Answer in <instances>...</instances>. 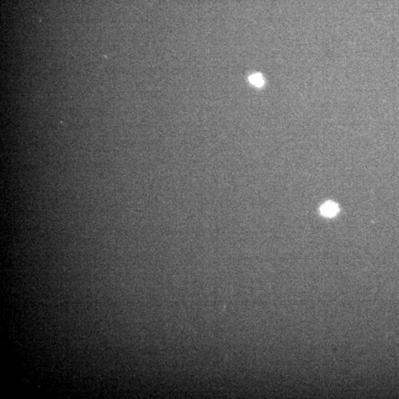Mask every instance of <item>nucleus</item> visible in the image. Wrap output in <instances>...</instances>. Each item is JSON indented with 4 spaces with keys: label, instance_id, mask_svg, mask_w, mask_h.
Returning a JSON list of instances; mask_svg holds the SVG:
<instances>
[{
    "label": "nucleus",
    "instance_id": "f257e3e1",
    "mask_svg": "<svg viewBox=\"0 0 399 399\" xmlns=\"http://www.w3.org/2000/svg\"><path fill=\"white\" fill-rule=\"evenodd\" d=\"M321 213L326 217H333L337 214L339 208L338 206L333 202H328L322 205L320 208Z\"/></svg>",
    "mask_w": 399,
    "mask_h": 399
},
{
    "label": "nucleus",
    "instance_id": "f03ea898",
    "mask_svg": "<svg viewBox=\"0 0 399 399\" xmlns=\"http://www.w3.org/2000/svg\"><path fill=\"white\" fill-rule=\"evenodd\" d=\"M249 81L252 84L257 86H261L264 84V79L260 74H254L251 75Z\"/></svg>",
    "mask_w": 399,
    "mask_h": 399
}]
</instances>
